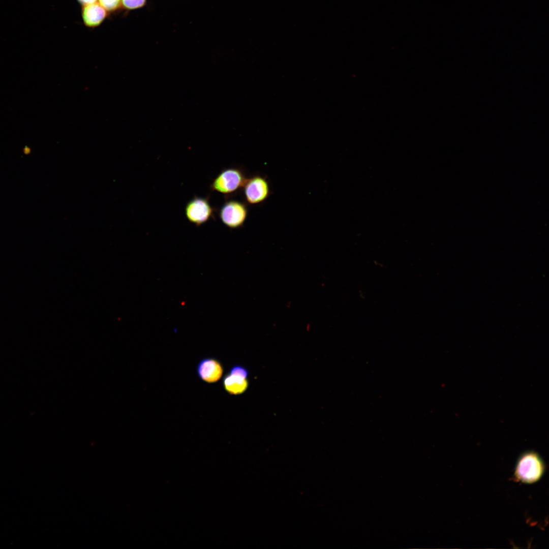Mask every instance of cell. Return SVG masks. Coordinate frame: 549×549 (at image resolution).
Wrapping results in <instances>:
<instances>
[{
	"label": "cell",
	"mask_w": 549,
	"mask_h": 549,
	"mask_svg": "<svg viewBox=\"0 0 549 549\" xmlns=\"http://www.w3.org/2000/svg\"><path fill=\"white\" fill-rule=\"evenodd\" d=\"M247 178L243 171L235 167L222 170L212 180L210 188L212 191L223 194H230L242 188Z\"/></svg>",
	"instance_id": "1"
},
{
	"label": "cell",
	"mask_w": 549,
	"mask_h": 549,
	"mask_svg": "<svg viewBox=\"0 0 549 549\" xmlns=\"http://www.w3.org/2000/svg\"><path fill=\"white\" fill-rule=\"evenodd\" d=\"M544 470L540 458L534 452L524 454L516 465L515 475L517 479L526 483H532L539 480Z\"/></svg>",
	"instance_id": "2"
},
{
	"label": "cell",
	"mask_w": 549,
	"mask_h": 549,
	"mask_svg": "<svg viewBox=\"0 0 549 549\" xmlns=\"http://www.w3.org/2000/svg\"><path fill=\"white\" fill-rule=\"evenodd\" d=\"M219 217L224 225L229 228L241 227L248 216L247 205L236 200H228L220 208Z\"/></svg>",
	"instance_id": "3"
},
{
	"label": "cell",
	"mask_w": 549,
	"mask_h": 549,
	"mask_svg": "<svg viewBox=\"0 0 549 549\" xmlns=\"http://www.w3.org/2000/svg\"><path fill=\"white\" fill-rule=\"evenodd\" d=\"M214 209L207 197L195 196L186 205L185 214L187 220L197 226L207 222L213 216Z\"/></svg>",
	"instance_id": "4"
},
{
	"label": "cell",
	"mask_w": 549,
	"mask_h": 549,
	"mask_svg": "<svg viewBox=\"0 0 549 549\" xmlns=\"http://www.w3.org/2000/svg\"><path fill=\"white\" fill-rule=\"evenodd\" d=\"M246 201L250 204H257L264 201L269 196L270 188L267 179L256 175L247 178L242 187Z\"/></svg>",
	"instance_id": "5"
},
{
	"label": "cell",
	"mask_w": 549,
	"mask_h": 549,
	"mask_svg": "<svg viewBox=\"0 0 549 549\" xmlns=\"http://www.w3.org/2000/svg\"><path fill=\"white\" fill-rule=\"evenodd\" d=\"M224 368L221 362L216 358L205 357L197 365L196 373L202 381L207 383H216L223 375Z\"/></svg>",
	"instance_id": "6"
},
{
	"label": "cell",
	"mask_w": 549,
	"mask_h": 549,
	"mask_svg": "<svg viewBox=\"0 0 549 549\" xmlns=\"http://www.w3.org/2000/svg\"><path fill=\"white\" fill-rule=\"evenodd\" d=\"M106 11L96 3L83 6L82 9V18L84 24L89 27L99 25L106 17Z\"/></svg>",
	"instance_id": "7"
},
{
	"label": "cell",
	"mask_w": 549,
	"mask_h": 549,
	"mask_svg": "<svg viewBox=\"0 0 549 549\" xmlns=\"http://www.w3.org/2000/svg\"><path fill=\"white\" fill-rule=\"evenodd\" d=\"M222 383L225 390L231 395L243 393L249 386L247 378L229 373L224 376Z\"/></svg>",
	"instance_id": "8"
},
{
	"label": "cell",
	"mask_w": 549,
	"mask_h": 549,
	"mask_svg": "<svg viewBox=\"0 0 549 549\" xmlns=\"http://www.w3.org/2000/svg\"><path fill=\"white\" fill-rule=\"evenodd\" d=\"M99 2L105 10L109 12L117 10L121 3V0H99Z\"/></svg>",
	"instance_id": "9"
},
{
	"label": "cell",
	"mask_w": 549,
	"mask_h": 549,
	"mask_svg": "<svg viewBox=\"0 0 549 549\" xmlns=\"http://www.w3.org/2000/svg\"><path fill=\"white\" fill-rule=\"evenodd\" d=\"M123 6L129 10L138 9L144 6L146 0H121Z\"/></svg>",
	"instance_id": "10"
},
{
	"label": "cell",
	"mask_w": 549,
	"mask_h": 549,
	"mask_svg": "<svg viewBox=\"0 0 549 549\" xmlns=\"http://www.w3.org/2000/svg\"><path fill=\"white\" fill-rule=\"evenodd\" d=\"M229 373L237 375L246 378H247L248 376V370L244 367L237 364L232 366L229 370Z\"/></svg>",
	"instance_id": "11"
},
{
	"label": "cell",
	"mask_w": 549,
	"mask_h": 549,
	"mask_svg": "<svg viewBox=\"0 0 549 549\" xmlns=\"http://www.w3.org/2000/svg\"><path fill=\"white\" fill-rule=\"evenodd\" d=\"M79 3L83 6L92 4L96 3L97 0H77Z\"/></svg>",
	"instance_id": "12"
}]
</instances>
